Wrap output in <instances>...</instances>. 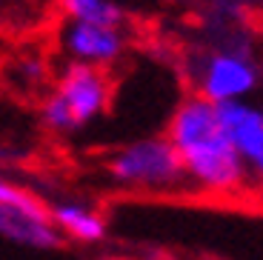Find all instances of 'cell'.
Returning <instances> with one entry per match:
<instances>
[{
	"instance_id": "cell-11",
	"label": "cell",
	"mask_w": 263,
	"mask_h": 260,
	"mask_svg": "<svg viewBox=\"0 0 263 260\" xmlns=\"http://www.w3.org/2000/svg\"><path fill=\"white\" fill-rule=\"evenodd\" d=\"M100 260H120V257H100Z\"/></svg>"
},
{
	"instance_id": "cell-8",
	"label": "cell",
	"mask_w": 263,
	"mask_h": 260,
	"mask_svg": "<svg viewBox=\"0 0 263 260\" xmlns=\"http://www.w3.org/2000/svg\"><path fill=\"white\" fill-rule=\"evenodd\" d=\"M49 217H52L54 229L74 243H100L109 234L106 220L95 209L83 206V203H58V206H49Z\"/></svg>"
},
{
	"instance_id": "cell-7",
	"label": "cell",
	"mask_w": 263,
	"mask_h": 260,
	"mask_svg": "<svg viewBox=\"0 0 263 260\" xmlns=\"http://www.w3.org/2000/svg\"><path fill=\"white\" fill-rule=\"evenodd\" d=\"M0 237L26 249H40V252L58 249L63 243V234L54 229L52 217L29 215L14 206H0Z\"/></svg>"
},
{
	"instance_id": "cell-9",
	"label": "cell",
	"mask_w": 263,
	"mask_h": 260,
	"mask_svg": "<svg viewBox=\"0 0 263 260\" xmlns=\"http://www.w3.org/2000/svg\"><path fill=\"white\" fill-rule=\"evenodd\" d=\"M69 20L100 23V26H123V9L115 0H58Z\"/></svg>"
},
{
	"instance_id": "cell-6",
	"label": "cell",
	"mask_w": 263,
	"mask_h": 260,
	"mask_svg": "<svg viewBox=\"0 0 263 260\" xmlns=\"http://www.w3.org/2000/svg\"><path fill=\"white\" fill-rule=\"evenodd\" d=\"M220 126L226 129L232 146L243 157L252 177L263 180V109L249 106L246 100L215 103Z\"/></svg>"
},
{
	"instance_id": "cell-2",
	"label": "cell",
	"mask_w": 263,
	"mask_h": 260,
	"mask_svg": "<svg viewBox=\"0 0 263 260\" xmlns=\"http://www.w3.org/2000/svg\"><path fill=\"white\" fill-rule=\"evenodd\" d=\"M106 175L112 177L115 186L129 192H175L189 186L180 155L166 135L126 143L109 157Z\"/></svg>"
},
{
	"instance_id": "cell-1",
	"label": "cell",
	"mask_w": 263,
	"mask_h": 260,
	"mask_svg": "<svg viewBox=\"0 0 263 260\" xmlns=\"http://www.w3.org/2000/svg\"><path fill=\"white\" fill-rule=\"evenodd\" d=\"M166 137L180 155L189 186L209 195H235L249 183L252 175L220 126L215 103L197 95L186 98L172 115Z\"/></svg>"
},
{
	"instance_id": "cell-5",
	"label": "cell",
	"mask_w": 263,
	"mask_h": 260,
	"mask_svg": "<svg viewBox=\"0 0 263 260\" xmlns=\"http://www.w3.org/2000/svg\"><path fill=\"white\" fill-rule=\"evenodd\" d=\"M58 43L69 60L100 66V69L115 66L126 52L123 26H100L83 20H66L58 29Z\"/></svg>"
},
{
	"instance_id": "cell-10",
	"label": "cell",
	"mask_w": 263,
	"mask_h": 260,
	"mask_svg": "<svg viewBox=\"0 0 263 260\" xmlns=\"http://www.w3.org/2000/svg\"><path fill=\"white\" fill-rule=\"evenodd\" d=\"M0 206H14V209H20V212H29V215L49 217V206L40 200L37 195H32V192L14 186V183H9V180H0Z\"/></svg>"
},
{
	"instance_id": "cell-4",
	"label": "cell",
	"mask_w": 263,
	"mask_h": 260,
	"mask_svg": "<svg viewBox=\"0 0 263 260\" xmlns=\"http://www.w3.org/2000/svg\"><path fill=\"white\" fill-rule=\"evenodd\" d=\"M54 95L66 103V109L72 112V120L78 129L95 123L112 100V83L109 75L100 66H89V63H69L63 66V72L58 78Z\"/></svg>"
},
{
	"instance_id": "cell-3",
	"label": "cell",
	"mask_w": 263,
	"mask_h": 260,
	"mask_svg": "<svg viewBox=\"0 0 263 260\" xmlns=\"http://www.w3.org/2000/svg\"><path fill=\"white\" fill-rule=\"evenodd\" d=\"M197 98L209 103H229L243 100L257 86V69L243 49H215L197 58V66L192 72Z\"/></svg>"
}]
</instances>
